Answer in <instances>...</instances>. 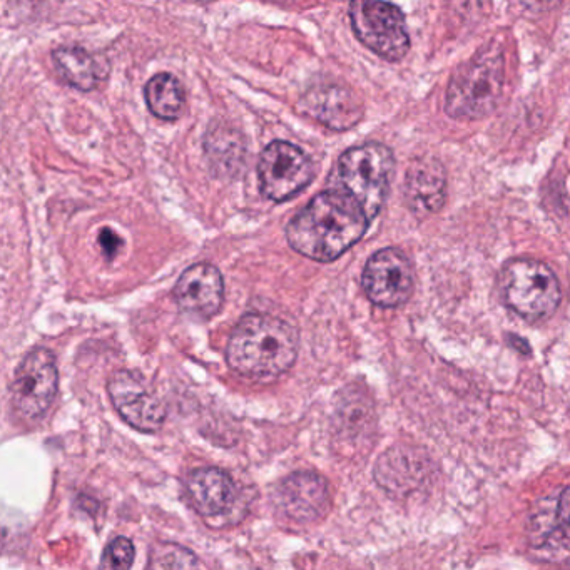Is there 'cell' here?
Instances as JSON below:
<instances>
[{
  "instance_id": "cell-1",
  "label": "cell",
  "mask_w": 570,
  "mask_h": 570,
  "mask_svg": "<svg viewBox=\"0 0 570 570\" xmlns=\"http://www.w3.org/2000/svg\"><path fill=\"white\" fill-rule=\"evenodd\" d=\"M370 221L352 194L331 186L291 219L286 238L296 253L330 263L362 240Z\"/></svg>"
},
{
  "instance_id": "cell-2",
  "label": "cell",
  "mask_w": 570,
  "mask_h": 570,
  "mask_svg": "<svg viewBox=\"0 0 570 570\" xmlns=\"http://www.w3.org/2000/svg\"><path fill=\"white\" fill-rule=\"evenodd\" d=\"M298 355V331L278 316L250 313L231 333L226 362L241 377L271 382L288 372Z\"/></svg>"
},
{
  "instance_id": "cell-3",
  "label": "cell",
  "mask_w": 570,
  "mask_h": 570,
  "mask_svg": "<svg viewBox=\"0 0 570 570\" xmlns=\"http://www.w3.org/2000/svg\"><path fill=\"white\" fill-rule=\"evenodd\" d=\"M505 56L497 44L480 49L460 64L448 81L445 112L455 121L487 118L502 101Z\"/></svg>"
},
{
  "instance_id": "cell-4",
  "label": "cell",
  "mask_w": 570,
  "mask_h": 570,
  "mask_svg": "<svg viewBox=\"0 0 570 570\" xmlns=\"http://www.w3.org/2000/svg\"><path fill=\"white\" fill-rule=\"evenodd\" d=\"M393 171L392 151L380 143H367L341 154L331 174V183H335L333 188L352 194L368 218L373 219L385 204Z\"/></svg>"
},
{
  "instance_id": "cell-5",
  "label": "cell",
  "mask_w": 570,
  "mask_h": 570,
  "mask_svg": "<svg viewBox=\"0 0 570 570\" xmlns=\"http://www.w3.org/2000/svg\"><path fill=\"white\" fill-rule=\"evenodd\" d=\"M505 306L527 321L547 320L562 300L560 281L549 265L534 258H515L500 271Z\"/></svg>"
},
{
  "instance_id": "cell-6",
  "label": "cell",
  "mask_w": 570,
  "mask_h": 570,
  "mask_svg": "<svg viewBox=\"0 0 570 570\" xmlns=\"http://www.w3.org/2000/svg\"><path fill=\"white\" fill-rule=\"evenodd\" d=\"M350 22L358 41L385 61H402L410 51L405 16L390 2L352 0Z\"/></svg>"
},
{
  "instance_id": "cell-7",
  "label": "cell",
  "mask_w": 570,
  "mask_h": 570,
  "mask_svg": "<svg viewBox=\"0 0 570 570\" xmlns=\"http://www.w3.org/2000/svg\"><path fill=\"white\" fill-rule=\"evenodd\" d=\"M59 373L56 357L47 348L27 353L17 367L12 382V405L26 422H36L46 415L57 395Z\"/></svg>"
},
{
  "instance_id": "cell-8",
  "label": "cell",
  "mask_w": 570,
  "mask_h": 570,
  "mask_svg": "<svg viewBox=\"0 0 570 570\" xmlns=\"http://www.w3.org/2000/svg\"><path fill=\"white\" fill-rule=\"evenodd\" d=\"M313 163L295 144L273 141L258 164L261 193L276 203L300 194L313 181Z\"/></svg>"
},
{
  "instance_id": "cell-9",
  "label": "cell",
  "mask_w": 570,
  "mask_h": 570,
  "mask_svg": "<svg viewBox=\"0 0 570 570\" xmlns=\"http://www.w3.org/2000/svg\"><path fill=\"white\" fill-rule=\"evenodd\" d=\"M362 286L368 300L382 308H397L413 293V266L397 248H385L367 261Z\"/></svg>"
},
{
  "instance_id": "cell-10",
  "label": "cell",
  "mask_w": 570,
  "mask_h": 570,
  "mask_svg": "<svg viewBox=\"0 0 570 570\" xmlns=\"http://www.w3.org/2000/svg\"><path fill=\"white\" fill-rule=\"evenodd\" d=\"M107 393L121 417L143 433H156L166 420V408L136 373L121 370L107 383Z\"/></svg>"
},
{
  "instance_id": "cell-11",
  "label": "cell",
  "mask_w": 570,
  "mask_h": 570,
  "mask_svg": "<svg viewBox=\"0 0 570 570\" xmlns=\"http://www.w3.org/2000/svg\"><path fill=\"white\" fill-rule=\"evenodd\" d=\"M281 514L296 524H311L328 512L331 504L326 480L315 472H296L281 482L275 495Z\"/></svg>"
},
{
  "instance_id": "cell-12",
  "label": "cell",
  "mask_w": 570,
  "mask_h": 570,
  "mask_svg": "<svg viewBox=\"0 0 570 570\" xmlns=\"http://www.w3.org/2000/svg\"><path fill=\"white\" fill-rule=\"evenodd\" d=\"M301 111L333 131H347L363 118L360 97L340 84L316 86L300 102Z\"/></svg>"
},
{
  "instance_id": "cell-13",
  "label": "cell",
  "mask_w": 570,
  "mask_h": 570,
  "mask_svg": "<svg viewBox=\"0 0 570 570\" xmlns=\"http://www.w3.org/2000/svg\"><path fill=\"white\" fill-rule=\"evenodd\" d=\"M174 298L184 313L208 320L223 305V276L209 263L191 266L174 286Z\"/></svg>"
},
{
  "instance_id": "cell-14",
  "label": "cell",
  "mask_w": 570,
  "mask_h": 570,
  "mask_svg": "<svg viewBox=\"0 0 570 570\" xmlns=\"http://www.w3.org/2000/svg\"><path fill=\"white\" fill-rule=\"evenodd\" d=\"M447 198V176L435 158H417L410 164L405 178V201L417 218L438 213Z\"/></svg>"
},
{
  "instance_id": "cell-15",
  "label": "cell",
  "mask_w": 570,
  "mask_h": 570,
  "mask_svg": "<svg viewBox=\"0 0 570 570\" xmlns=\"http://www.w3.org/2000/svg\"><path fill=\"white\" fill-rule=\"evenodd\" d=\"M186 494L194 510L206 519L228 514L238 499L235 480L216 467L193 470L186 480Z\"/></svg>"
},
{
  "instance_id": "cell-16",
  "label": "cell",
  "mask_w": 570,
  "mask_h": 570,
  "mask_svg": "<svg viewBox=\"0 0 570 570\" xmlns=\"http://www.w3.org/2000/svg\"><path fill=\"white\" fill-rule=\"evenodd\" d=\"M52 62L62 81L77 91L89 92L96 89L104 77L96 57L79 46L57 47L52 52Z\"/></svg>"
},
{
  "instance_id": "cell-17",
  "label": "cell",
  "mask_w": 570,
  "mask_h": 570,
  "mask_svg": "<svg viewBox=\"0 0 570 570\" xmlns=\"http://www.w3.org/2000/svg\"><path fill=\"white\" fill-rule=\"evenodd\" d=\"M146 104L163 121H178L186 109V94L181 82L168 72H161L146 84Z\"/></svg>"
},
{
  "instance_id": "cell-18",
  "label": "cell",
  "mask_w": 570,
  "mask_h": 570,
  "mask_svg": "<svg viewBox=\"0 0 570 570\" xmlns=\"http://www.w3.org/2000/svg\"><path fill=\"white\" fill-rule=\"evenodd\" d=\"M206 154L216 168L230 171L245 163L246 146L241 134L233 133L228 126H213L206 136Z\"/></svg>"
},
{
  "instance_id": "cell-19",
  "label": "cell",
  "mask_w": 570,
  "mask_h": 570,
  "mask_svg": "<svg viewBox=\"0 0 570 570\" xmlns=\"http://www.w3.org/2000/svg\"><path fill=\"white\" fill-rule=\"evenodd\" d=\"M542 522V529H547V535L542 540L545 545L550 540H555L562 549L570 552V485L560 492L555 500V507L552 510V520L549 524L544 519H535Z\"/></svg>"
},
{
  "instance_id": "cell-20",
  "label": "cell",
  "mask_w": 570,
  "mask_h": 570,
  "mask_svg": "<svg viewBox=\"0 0 570 570\" xmlns=\"http://www.w3.org/2000/svg\"><path fill=\"white\" fill-rule=\"evenodd\" d=\"M149 567H156V569H188V567H199V560L188 549H183L179 545L166 544L159 545V547L154 549Z\"/></svg>"
},
{
  "instance_id": "cell-21",
  "label": "cell",
  "mask_w": 570,
  "mask_h": 570,
  "mask_svg": "<svg viewBox=\"0 0 570 570\" xmlns=\"http://www.w3.org/2000/svg\"><path fill=\"white\" fill-rule=\"evenodd\" d=\"M134 562V545L126 537H118L107 545L102 555L101 567L104 569H129Z\"/></svg>"
},
{
  "instance_id": "cell-22",
  "label": "cell",
  "mask_w": 570,
  "mask_h": 570,
  "mask_svg": "<svg viewBox=\"0 0 570 570\" xmlns=\"http://www.w3.org/2000/svg\"><path fill=\"white\" fill-rule=\"evenodd\" d=\"M99 243H101L102 250H104V253H106L107 256L116 255L119 248H121V240H119V236L116 235L114 231L109 230V228L101 231Z\"/></svg>"
},
{
  "instance_id": "cell-23",
  "label": "cell",
  "mask_w": 570,
  "mask_h": 570,
  "mask_svg": "<svg viewBox=\"0 0 570 570\" xmlns=\"http://www.w3.org/2000/svg\"><path fill=\"white\" fill-rule=\"evenodd\" d=\"M519 2L525 9H529V11L547 12L560 6L565 0H519Z\"/></svg>"
},
{
  "instance_id": "cell-24",
  "label": "cell",
  "mask_w": 570,
  "mask_h": 570,
  "mask_svg": "<svg viewBox=\"0 0 570 570\" xmlns=\"http://www.w3.org/2000/svg\"><path fill=\"white\" fill-rule=\"evenodd\" d=\"M194 2H199V4H209V2H214V0H194Z\"/></svg>"
}]
</instances>
